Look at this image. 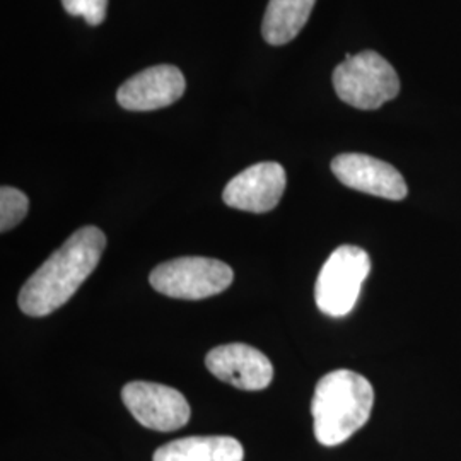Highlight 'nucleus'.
<instances>
[{
  "label": "nucleus",
  "mask_w": 461,
  "mask_h": 461,
  "mask_svg": "<svg viewBox=\"0 0 461 461\" xmlns=\"http://www.w3.org/2000/svg\"><path fill=\"white\" fill-rule=\"evenodd\" d=\"M106 236L96 226H86L70 234L45 264L23 285L17 304L28 316H49L62 308L95 272Z\"/></svg>",
  "instance_id": "f257e3e1"
},
{
  "label": "nucleus",
  "mask_w": 461,
  "mask_h": 461,
  "mask_svg": "<svg viewBox=\"0 0 461 461\" xmlns=\"http://www.w3.org/2000/svg\"><path fill=\"white\" fill-rule=\"evenodd\" d=\"M375 390L367 379L337 369L318 381L312 400L313 430L318 443L339 446L346 443L369 420Z\"/></svg>",
  "instance_id": "f03ea898"
},
{
  "label": "nucleus",
  "mask_w": 461,
  "mask_h": 461,
  "mask_svg": "<svg viewBox=\"0 0 461 461\" xmlns=\"http://www.w3.org/2000/svg\"><path fill=\"white\" fill-rule=\"evenodd\" d=\"M337 96L357 110H378L400 93V79L393 66L378 51L347 53L333 70Z\"/></svg>",
  "instance_id": "7ed1b4c3"
},
{
  "label": "nucleus",
  "mask_w": 461,
  "mask_h": 461,
  "mask_svg": "<svg viewBox=\"0 0 461 461\" xmlns=\"http://www.w3.org/2000/svg\"><path fill=\"white\" fill-rule=\"evenodd\" d=\"M371 272V258L363 248L342 245L321 267L314 285L316 306L321 313L342 318L361 296L364 280Z\"/></svg>",
  "instance_id": "20e7f679"
},
{
  "label": "nucleus",
  "mask_w": 461,
  "mask_h": 461,
  "mask_svg": "<svg viewBox=\"0 0 461 461\" xmlns=\"http://www.w3.org/2000/svg\"><path fill=\"white\" fill-rule=\"evenodd\" d=\"M234 279L230 265L205 257H182L158 265L150 276V285L175 299L198 301L224 293Z\"/></svg>",
  "instance_id": "39448f33"
},
{
  "label": "nucleus",
  "mask_w": 461,
  "mask_h": 461,
  "mask_svg": "<svg viewBox=\"0 0 461 461\" xmlns=\"http://www.w3.org/2000/svg\"><path fill=\"white\" fill-rule=\"evenodd\" d=\"M122 400L133 419L144 428L169 432L186 426L190 420L186 398L166 384L149 381L127 383L122 390Z\"/></svg>",
  "instance_id": "423d86ee"
},
{
  "label": "nucleus",
  "mask_w": 461,
  "mask_h": 461,
  "mask_svg": "<svg viewBox=\"0 0 461 461\" xmlns=\"http://www.w3.org/2000/svg\"><path fill=\"white\" fill-rule=\"evenodd\" d=\"M186 81L178 67L152 66L127 79L116 91V101L129 112H154L182 98Z\"/></svg>",
  "instance_id": "0eeeda50"
},
{
  "label": "nucleus",
  "mask_w": 461,
  "mask_h": 461,
  "mask_svg": "<svg viewBox=\"0 0 461 461\" xmlns=\"http://www.w3.org/2000/svg\"><path fill=\"white\" fill-rule=\"evenodd\" d=\"M285 183V169L279 163H258L249 166L226 185L222 200L232 209L264 214L277 207Z\"/></svg>",
  "instance_id": "6e6552de"
},
{
  "label": "nucleus",
  "mask_w": 461,
  "mask_h": 461,
  "mask_svg": "<svg viewBox=\"0 0 461 461\" xmlns=\"http://www.w3.org/2000/svg\"><path fill=\"white\" fill-rule=\"evenodd\" d=\"M331 171L348 188L375 197L403 200L409 194L407 183L396 167L367 154H340L331 161Z\"/></svg>",
  "instance_id": "1a4fd4ad"
},
{
  "label": "nucleus",
  "mask_w": 461,
  "mask_h": 461,
  "mask_svg": "<svg viewBox=\"0 0 461 461\" xmlns=\"http://www.w3.org/2000/svg\"><path fill=\"white\" fill-rule=\"evenodd\" d=\"M205 364L215 378L248 392L264 390L274 378V366L268 357L247 344L215 347L207 354Z\"/></svg>",
  "instance_id": "9d476101"
},
{
  "label": "nucleus",
  "mask_w": 461,
  "mask_h": 461,
  "mask_svg": "<svg viewBox=\"0 0 461 461\" xmlns=\"http://www.w3.org/2000/svg\"><path fill=\"white\" fill-rule=\"evenodd\" d=\"M245 449L230 436H190L161 446L154 461H243Z\"/></svg>",
  "instance_id": "9b49d317"
},
{
  "label": "nucleus",
  "mask_w": 461,
  "mask_h": 461,
  "mask_svg": "<svg viewBox=\"0 0 461 461\" xmlns=\"http://www.w3.org/2000/svg\"><path fill=\"white\" fill-rule=\"evenodd\" d=\"M316 0H270L265 9L262 34L268 45L293 41L306 26Z\"/></svg>",
  "instance_id": "f8f14e48"
},
{
  "label": "nucleus",
  "mask_w": 461,
  "mask_h": 461,
  "mask_svg": "<svg viewBox=\"0 0 461 461\" xmlns=\"http://www.w3.org/2000/svg\"><path fill=\"white\" fill-rule=\"evenodd\" d=\"M30 209L28 197L13 186H2L0 188V230H7L16 228L17 224L26 217Z\"/></svg>",
  "instance_id": "ddd939ff"
},
{
  "label": "nucleus",
  "mask_w": 461,
  "mask_h": 461,
  "mask_svg": "<svg viewBox=\"0 0 461 461\" xmlns=\"http://www.w3.org/2000/svg\"><path fill=\"white\" fill-rule=\"evenodd\" d=\"M70 16L84 17L89 26H99L106 19L108 0H62Z\"/></svg>",
  "instance_id": "4468645a"
}]
</instances>
